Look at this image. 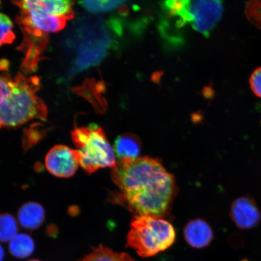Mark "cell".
I'll use <instances>...</instances> for the list:
<instances>
[{
    "label": "cell",
    "mask_w": 261,
    "mask_h": 261,
    "mask_svg": "<svg viewBox=\"0 0 261 261\" xmlns=\"http://www.w3.org/2000/svg\"><path fill=\"white\" fill-rule=\"evenodd\" d=\"M17 221L11 214H0V242H10L18 234Z\"/></svg>",
    "instance_id": "obj_15"
},
{
    "label": "cell",
    "mask_w": 261,
    "mask_h": 261,
    "mask_svg": "<svg viewBox=\"0 0 261 261\" xmlns=\"http://www.w3.org/2000/svg\"><path fill=\"white\" fill-rule=\"evenodd\" d=\"M245 12L248 20L261 30V1L248 2Z\"/></svg>",
    "instance_id": "obj_18"
},
{
    "label": "cell",
    "mask_w": 261,
    "mask_h": 261,
    "mask_svg": "<svg viewBox=\"0 0 261 261\" xmlns=\"http://www.w3.org/2000/svg\"><path fill=\"white\" fill-rule=\"evenodd\" d=\"M45 165L47 171L55 177H72L80 166L79 152L65 145L55 146L45 156Z\"/></svg>",
    "instance_id": "obj_7"
},
{
    "label": "cell",
    "mask_w": 261,
    "mask_h": 261,
    "mask_svg": "<svg viewBox=\"0 0 261 261\" xmlns=\"http://www.w3.org/2000/svg\"><path fill=\"white\" fill-rule=\"evenodd\" d=\"M14 25L7 15L0 12V46L11 44L15 40Z\"/></svg>",
    "instance_id": "obj_17"
},
{
    "label": "cell",
    "mask_w": 261,
    "mask_h": 261,
    "mask_svg": "<svg viewBox=\"0 0 261 261\" xmlns=\"http://www.w3.org/2000/svg\"><path fill=\"white\" fill-rule=\"evenodd\" d=\"M35 245L32 238L25 233H19L10 241L9 249L12 255L17 258L24 259L34 253Z\"/></svg>",
    "instance_id": "obj_13"
},
{
    "label": "cell",
    "mask_w": 261,
    "mask_h": 261,
    "mask_svg": "<svg viewBox=\"0 0 261 261\" xmlns=\"http://www.w3.org/2000/svg\"><path fill=\"white\" fill-rule=\"evenodd\" d=\"M0 70H2V68H1V61H0Z\"/></svg>",
    "instance_id": "obj_22"
},
{
    "label": "cell",
    "mask_w": 261,
    "mask_h": 261,
    "mask_svg": "<svg viewBox=\"0 0 261 261\" xmlns=\"http://www.w3.org/2000/svg\"><path fill=\"white\" fill-rule=\"evenodd\" d=\"M112 178L119 190L114 201L135 215L161 218L169 213L177 187L161 160L148 156L120 159Z\"/></svg>",
    "instance_id": "obj_1"
},
{
    "label": "cell",
    "mask_w": 261,
    "mask_h": 261,
    "mask_svg": "<svg viewBox=\"0 0 261 261\" xmlns=\"http://www.w3.org/2000/svg\"><path fill=\"white\" fill-rule=\"evenodd\" d=\"M114 150L119 160L135 159L141 152V144L136 136L124 135L117 138Z\"/></svg>",
    "instance_id": "obj_12"
},
{
    "label": "cell",
    "mask_w": 261,
    "mask_h": 261,
    "mask_svg": "<svg viewBox=\"0 0 261 261\" xmlns=\"http://www.w3.org/2000/svg\"><path fill=\"white\" fill-rule=\"evenodd\" d=\"M5 258V250L3 247L0 245V261H3Z\"/></svg>",
    "instance_id": "obj_20"
},
{
    "label": "cell",
    "mask_w": 261,
    "mask_h": 261,
    "mask_svg": "<svg viewBox=\"0 0 261 261\" xmlns=\"http://www.w3.org/2000/svg\"><path fill=\"white\" fill-rule=\"evenodd\" d=\"M28 261H41V260H38V259H32V260H29Z\"/></svg>",
    "instance_id": "obj_21"
},
{
    "label": "cell",
    "mask_w": 261,
    "mask_h": 261,
    "mask_svg": "<svg viewBox=\"0 0 261 261\" xmlns=\"http://www.w3.org/2000/svg\"><path fill=\"white\" fill-rule=\"evenodd\" d=\"M15 4L21 10L37 8L47 14L68 19L74 16L73 2L68 0H32V1L15 2Z\"/></svg>",
    "instance_id": "obj_9"
},
{
    "label": "cell",
    "mask_w": 261,
    "mask_h": 261,
    "mask_svg": "<svg viewBox=\"0 0 261 261\" xmlns=\"http://www.w3.org/2000/svg\"><path fill=\"white\" fill-rule=\"evenodd\" d=\"M18 219L19 224L25 229H37L42 226L45 220L44 208L40 204L29 202L19 208Z\"/></svg>",
    "instance_id": "obj_11"
},
{
    "label": "cell",
    "mask_w": 261,
    "mask_h": 261,
    "mask_svg": "<svg viewBox=\"0 0 261 261\" xmlns=\"http://www.w3.org/2000/svg\"><path fill=\"white\" fill-rule=\"evenodd\" d=\"M125 1H83L79 3L91 13H103L113 11L126 4Z\"/></svg>",
    "instance_id": "obj_16"
},
{
    "label": "cell",
    "mask_w": 261,
    "mask_h": 261,
    "mask_svg": "<svg viewBox=\"0 0 261 261\" xmlns=\"http://www.w3.org/2000/svg\"><path fill=\"white\" fill-rule=\"evenodd\" d=\"M230 217L241 230H250L261 222V211L254 199L245 195L234 200L231 205Z\"/></svg>",
    "instance_id": "obj_8"
},
{
    "label": "cell",
    "mask_w": 261,
    "mask_h": 261,
    "mask_svg": "<svg viewBox=\"0 0 261 261\" xmlns=\"http://www.w3.org/2000/svg\"><path fill=\"white\" fill-rule=\"evenodd\" d=\"M249 84L253 93L261 98V67L256 68L251 74Z\"/></svg>",
    "instance_id": "obj_19"
},
{
    "label": "cell",
    "mask_w": 261,
    "mask_h": 261,
    "mask_svg": "<svg viewBox=\"0 0 261 261\" xmlns=\"http://www.w3.org/2000/svg\"><path fill=\"white\" fill-rule=\"evenodd\" d=\"M18 20L25 35L40 39L63 30L67 21L66 18L49 15L37 8L21 10Z\"/></svg>",
    "instance_id": "obj_6"
},
{
    "label": "cell",
    "mask_w": 261,
    "mask_h": 261,
    "mask_svg": "<svg viewBox=\"0 0 261 261\" xmlns=\"http://www.w3.org/2000/svg\"><path fill=\"white\" fill-rule=\"evenodd\" d=\"M184 236L189 246L200 249L210 246L214 239V232L207 222L197 219L189 222L185 226Z\"/></svg>",
    "instance_id": "obj_10"
},
{
    "label": "cell",
    "mask_w": 261,
    "mask_h": 261,
    "mask_svg": "<svg viewBox=\"0 0 261 261\" xmlns=\"http://www.w3.org/2000/svg\"><path fill=\"white\" fill-rule=\"evenodd\" d=\"M175 228L168 221L148 215H135L127 234L126 247L142 257L164 252L174 243Z\"/></svg>",
    "instance_id": "obj_3"
},
{
    "label": "cell",
    "mask_w": 261,
    "mask_h": 261,
    "mask_svg": "<svg viewBox=\"0 0 261 261\" xmlns=\"http://www.w3.org/2000/svg\"><path fill=\"white\" fill-rule=\"evenodd\" d=\"M223 14L221 1H179L171 11L182 26L190 23L192 28L208 37Z\"/></svg>",
    "instance_id": "obj_5"
},
{
    "label": "cell",
    "mask_w": 261,
    "mask_h": 261,
    "mask_svg": "<svg viewBox=\"0 0 261 261\" xmlns=\"http://www.w3.org/2000/svg\"><path fill=\"white\" fill-rule=\"evenodd\" d=\"M39 87L38 77L21 73L14 77L8 74L0 76V129L46 118V107L37 95Z\"/></svg>",
    "instance_id": "obj_2"
},
{
    "label": "cell",
    "mask_w": 261,
    "mask_h": 261,
    "mask_svg": "<svg viewBox=\"0 0 261 261\" xmlns=\"http://www.w3.org/2000/svg\"><path fill=\"white\" fill-rule=\"evenodd\" d=\"M71 138L79 152L80 166L87 174L116 165L114 148L100 127L93 124L78 127L71 132Z\"/></svg>",
    "instance_id": "obj_4"
},
{
    "label": "cell",
    "mask_w": 261,
    "mask_h": 261,
    "mask_svg": "<svg viewBox=\"0 0 261 261\" xmlns=\"http://www.w3.org/2000/svg\"><path fill=\"white\" fill-rule=\"evenodd\" d=\"M92 249V252L77 261H136L129 254L114 252L103 245Z\"/></svg>",
    "instance_id": "obj_14"
}]
</instances>
